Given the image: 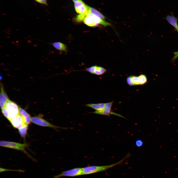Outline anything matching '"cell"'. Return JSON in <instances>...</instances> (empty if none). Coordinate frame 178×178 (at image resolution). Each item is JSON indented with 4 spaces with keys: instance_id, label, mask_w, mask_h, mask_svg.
<instances>
[{
    "instance_id": "6da1fadb",
    "label": "cell",
    "mask_w": 178,
    "mask_h": 178,
    "mask_svg": "<svg viewBox=\"0 0 178 178\" xmlns=\"http://www.w3.org/2000/svg\"><path fill=\"white\" fill-rule=\"evenodd\" d=\"M19 108L16 103L9 100L1 109V111L4 116L10 121L19 114Z\"/></svg>"
},
{
    "instance_id": "9c48e42d",
    "label": "cell",
    "mask_w": 178,
    "mask_h": 178,
    "mask_svg": "<svg viewBox=\"0 0 178 178\" xmlns=\"http://www.w3.org/2000/svg\"><path fill=\"white\" fill-rule=\"evenodd\" d=\"M9 100L5 92L2 85H1V91L0 94V105L1 109L3 108L6 103Z\"/></svg>"
},
{
    "instance_id": "cb8c5ba5",
    "label": "cell",
    "mask_w": 178,
    "mask_h": 178,
    "mask_svg": "<svg viewBox=\"0 0 178 178\" xmlns=\"http://www.w3.org/2000/svg\"><path fill=\"white\" fill-rule=\"evenodd\" d=\"M135 143L137 147H140L143 145V142L142 140L140 139H138L136 141Z\"/></svg>"
},
{
    "instance_id": "d4e9b609",
    "label": "cell",
    "mask_w": 178,
    "mask_h": 178,
    "mask_svg": "<svg viewBox=\"0 0 178 178\" xmlns=\"http://www.w3.org/2000/svg\"><path fill=\"white\" fill-rule=\"evenodd\" d=\"M174 56L171 59V62L174 63L177 59L178 58V50L176 52H173Z\"/></svg>"
},
{
    "instance_id": "f1b7e54d",
    "label": "cell",
    "mask_w": 178,
    "mask_h": 178,
    "mask_svg": "<svg viewBox=\"0 0 178 178\" xmlns=\"http://www.w3.org/2000/svg\"><path fill=\"white\" fill-rule=\"evenodd\" d=\"M177 31V32H178V30Z\"/></svg>"
},
{
    "instance_id": "83f0119b",
    "label": "cell",
    "mask_w": 178,
    "mask_h": 178,
    "mask_svg": "<svg viewBox=\"0 0 178 178\" xmlns=\"http://www.w3.org/2000/svg\"><path fill=\"white\" fill-rule=\"evenodd\" d=\"M72 0L74 2L77 1H80L82 0Z\"/></svg>"
},
{
    "instance_id": "7a4b0ae2",
    "label": "cell",
    "mask_w": 178,
    "mask_h": 178,
    "mask_svg": "<svg viewBox=\"0 0 178 178\" xmlns=\"http://www.w3.org/2000/svg\"><path fill=\"white\" fill-rule=\"evenodd\" d=\"M129 156V154L127 155L125 157L120 161L111 165L101 166H91L82 168V175L92 174L105 171L121 164Z\"/></svg>"
},
{
    "instance_id": "277c9868",
    "label": "cell",
    "mask_w": 178,
    "mask_h": 178,
    "mask_svg": "<svg viewBox=\"0 0 178 178\" xmlns=\"http://www.w3.org/2000/svg\"><path fill=\"white\" fill-rule=\"evenodd\" d=\"M0 146L25 152V149L28 145L25 143L22 144L14 142L2 141L0 142Z\"/></svg>"
},
{
    "instance_id": "44dd1931",
    "label": "cell",
    "mask_w": 178,
    "mask_h": 178,
    "mask_svg": "<svg viewBox=\"0 0 178 178\" xmlns=\"http://www.w3.org/2000/svg\"><path fill=\"white\" fill-rule=\"evenodd\" d=\"M7 171H16L21 172H25L24 170L22 169H11L0 168V173Z\"/></svg>"
},
{
    "instance_id": "5bb4252c",
    "label": "cell",
    "mask_w": 178,
    "mask_h": 178,
    "mask_svg": "<svg viewBox=\"0 0 178 178\" xmlns=\"http://www.w3.org/2000/svg\"><path fill=\"white\" fill-rule=\"evenodd\" d=\"M53 46L56 49L61 51H65L67 47L65 45L60 42H56L52 44Z\"/></svg>"
},
{
    "instance_id": "8992f818",
    "label": "cell",
    "mask_w": 178,
    "mask_h": 178,
    "mask_svg": "<svg viewBox=\"0 0 178 178\" xmlns=\"http://www.w3.org/2000/svg\"><path fill=\"white\" fill-rule=\"evenodd\" d=\"M82 168H76L62 172L53 178H59L62 177H73L82 175Z\"/></svg>"
},
{
    "instance_id": "7c38bea8",
    "label": "cell",
    "mask_w": 178,
    "mask_h": 178,
    "mask_svg": "<svg viewBox=\"0 0 178 178\" xmlns=\"http://www.w3.org/2000/svg\"><path fill=\"white\" fill-rule=\"evenodd\" d=\"M86 6L88 12L102 19L105 18L104 15L96 9L86 5Z\"/></svg>"
},
{
    "instance_id": "9a60e30c",
    "label": "cell",
    "mask_w": 178,
    "mask_h": 178,
    "mask_svg": "<svg viewBox=\"0 0 178 178\" xmlns=\"http://www.w3.org/2000/svg\"><path fill=\"white\" fill-rule=\"evenodd\" d=\"M28 126L25 125L18 129L19 133L21 136L25 138L28 129Z\"/></svg>"
},
{
    "instance_id": "4316f807",
    "label": "cell",
    "mask_w": 178,
    "mask_h": 178,
    "mask_svg": "<svg viewBox=\"0 0 178 178\" xmlns=\"http://www.w3.org/2000/svg\"><path fill=\"white\" fill-rule=\"evenodd\" d=\"M37 2L46 5H48L47 0H34Z\"/></svg>"
},
{
    "instance_id": "8fae6325",
    "label": "cell",
    "mask_w": 178,
    "mask_h": 178,
    "mask_svg": "<svg viewBox=\"0 0 178 178\" xmlns=\"http://www.w3.org/2000/svg\"><path fill=\"white\" fill-rule=\"evenodd\" d=\"M19 114L22 117L25 124L28 125L31 121V118L30 115L24 109L19 107Z\"/></svg>"
},
{
    "instance_id": "2e32d148",
    "label": "cell",
    "mask_w": 178,
    "mask_h": 178,
    "mask_svg": "<svg viewBox=\"0 0 178 178\" xmlns=\"http://www.w3.org/2000/svg\"><path fill=\"white\" fill-rule=\"evenodd\" d=\"M86 5L85 4L80 6L77 8L75 9L76 12L79 14L88 12Z\"/></svg>"
},
{
    "instance_id": "ffe728a7",
    "label": "cell",
    "mask_w": 178,
    "mask_h": 178,
    "mask_svg": "<svg viewBox=\"0 0 178 178\" xmlns=\"http://www.w3.org/2000/svg\"><path fill=\"white\" fill-rule=\"evenodd\" d=\"M132 82L134 85H140V80L138 76L132 75L131 76Z\"/></svg>"
},
{
    "instance_id": "ba28073f",
    "label": "cell",
    "mask_w": 178,
    "mask_h": 178,
    "mask_svg": "<svg viewBox=\"0 0 178 178\" xmlns=\"http://www.w3.org/2000/svg\"><path fill=\"white\" fill-rule=\"evenodd\" d=\"M10 122L14 128L18 129L26 125L22 117L19 114L12 119Z\"/></svg>"
},
{
    "instance_id": "ac0fdd59",
    "label": "cell",
    "mask_w": 178,
    "mask_h": 178,
    "mask_svg": "<svg viewBox=\"0 0 178 178\" xmlns=\"http://www.w3.org/2000/svg\"><path fill=\"white\" fill-rule=\"evenodd\" d=\"M89 12L79 14L76 18V21L78 22H82L83 21L86 17L87 16Z\"/></svg>"
},
{
    "instance_id": "e0dca14e",
    "label": "cell",
    "mask_w": 178,
    "mask_h": 178,
    "mask_svg": "<svg viewBox=\"0 0 178 178\" xmlns=\"http://www.w3.org/2000/svg\"><path fill=\"white\" fill-rule=\"evenodd\" d=\"M107 72V70L103 67L97 66L94 74L97 75H102Z\"/></svg>"
},
{
    "instance_id": "d6986e66",
    "label": "cell",
    "mask_w": 178,
    "mask_h": 178,
    "mask_svg": "<svg viewBox=\"0 0 178 178\" xmlns=\"http://www.w3.org/2000/svg\"><path fill=\"white\" fill-rule=\"evenodd\" d=\"M138 76L141 85H144L147 83L148 81L147 77L144 74H141Z\"/></svg>"
},
{
    "instance_id": "3957f363",
    "label": "cell",
    "mask_w": 178,
    "mask_h": 178,
    "mask_svg": "<svg viewBox=\"0 0 178 178\" xmlns=\"http://www.w3.org/2000/svg\"><path fill=\"white\" fill-rule=\"evenodd\" d=\"M83 22L85 24L90 27H95L100 24L104 26L111 25L110 23L89 12Z\"/></svg>"
},
{
    "instance_id": "30bf717a",
    "label": "cell",
    "mask_w": 178,
    "mask_h": 178,
    "mask_svg": "<svg viewBox=\"0 0 178 178\" xmlns=\"http://www.w3.org/2000/svg\"><path fill=\"white\" fill-rule=\"evenodd\" d=\"M170 13L171 14V15H168L164 19L177 31L178 30V18L175 17L172 13Z\"/></svg>"
},
{
    "instance_id": "52a82bcc",
    "label": "cell",
    "mask_w": 178,
    "mask_h": 178,
    "mask_svg": "<svg viewBox=\"0 0 178 178\" xmlns=\"http://www.w3.org/2000/svg\"><path fill=\"white\" fill-rule=\"evenodd\" d=\"M113 102L112 101L110 102L105 103V107L103 109L99 111H95L92 113L100 115H107L108 116H110V114H112L123 117L122 116L111 111Z\"/></svg>"
},
{
    "instance_id": "603a6c76",
    "label": "cell",
    "mask_w": 178,
    "mask_h": 178,
    "mask_svg": "<svg viewBox=\"0 0 178 178\" xmlns=\"http://www.w3.org/2000/svg\"><path fill=\"white\" fill-rule=\"evenodd\" d=\"M85 4L82 0L75 2L74 3V5L75 9L77 8L80 6Z\"/></svg>"
},
{
    "instance_id": "7402d4cb",
    "label": "cell",
    "mask_w": 178,
    "mask_h": 178,
    "mask_svg": "<svg viewBox=\"0 0 178 178\" xmlns=\"http://www.w3.org/2000/svg\"><path fill=\"white\" fill-rule=\"evenodd\" d=\"M97 67V66H92L91 67L87 68L85 70L91 74H94L95 71Z\"/></svg>"
},
{
    "instance_id": "4fadbf2b",
    "label": "cell",
    "mask_w": 178,
    "mask_h": 178,
    "mask_svg": "<svg viewBox=\"0 0 178 178\" xmlns=\"http://www.w3.org/2000/svg\"><path fill=\"white\" fill-rule=\"evenodd\" d=\"M105 103L89 104L86 105V106L95 110L96 111H99L103 109L105 106Z\"/></svg>"
},
{
    "instance_id": "5b68a950",
    "label": "cell",
    "mask_w": 178,
    "mask_h": 178,
    "mask_svg": "<svg viewBox=\"0 0 178 178\" xmlns=\"http://www.w3.org/2000/svg\"><path fill=\"white\" fill-rule=\"evenodd\" d=\"M31 122L37 125L43 127H50L55 130L56 128L62 129H66L67 128L61 127L54 125L40 116H36L31 117Z\"/></svg>"
},
{
    "instance_id": "484cf974",
    "label": "cell",
    "mask_w": 178,
    "mask_h": 178,
    "mask_svg": "<svg viewBox=\"0 0 178 178\" xmlns=\"http://www.w3.org/2000/svg\"><path fill=\"white\" fill-rule=\"evenodd\" d=\"M127 82L128 84L130 86H134L132 80L131 76H129L127 78Z\"/></svg>"
}]
</instances>
